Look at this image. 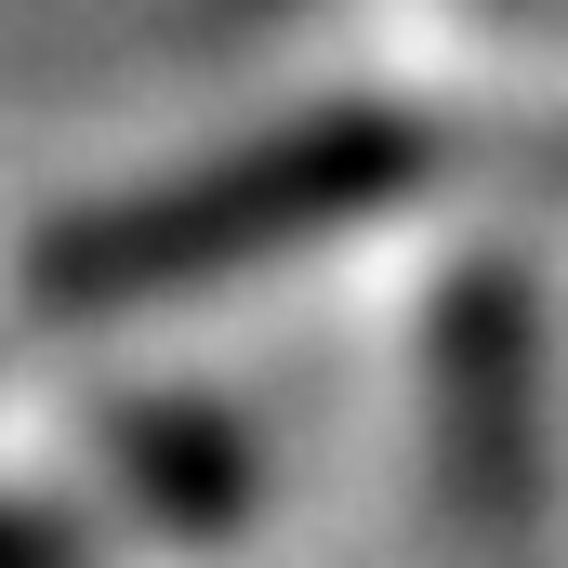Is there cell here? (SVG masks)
I'll return each mask as SVG.
<instances>
[{
  "label": "cell",
  "instance_id": "277c9868",
  "mask_svg": "<svg viewBox=\"0 0 568 568\" xmlns=\"http://www.w3.org/2000/svg\"><path fill=\"white\" fill-rule=\"evenodd\" d=\"M0 568H93V556H80V529H67L53 503L0 489Z\"/></svg>",
  "mask_w": 568,
  "mask_h": 568
},
{
  "label": "cell",
  "instance_id": "7a4b0ae2",
  "mask_svg": "<svg viewBox=\"0 0 568 568\" xmlns=\"http://www.w3.org/2000/svg\"><path fill=\"white\" fill-rule=\"evenodd\" d=\"M424 463L463 556H529L556 424H542V304H529V265L503 252L449 265L424 317Z\"/></svg>",
  "mask_w": 568,
  "mask_h": 568
},
{
  "label": "cell",
  "instance_id": "3957f363",
  "mask_svg": "<svg viewBox=\"0 0 568 568\" xmlns=\"http://www.w3.org/2000/svg\"><path fill=\"white\" fill-rule=\"evenodd\" d=\"M106 476L159 542H225L252 516V436L212 397H106Z\"/></svg>",
  "mask_w": 568,
  "mask_h": 568
},
{
  "label": "cell",
  "instance_id": "6da1fadb",
  "mask_svg": "<svg viewBox=\"0 0 568 568\" xmlns=\"http://www.w3.org/2000/svg\"><path fill=\"white\" fill-rule=\"evenodd\" d=\"M424 185H436V120L317 106V120H278V133L225 145L199 172H159V185H120V199L40 225L27 239V304L40 317H145L199 278H239V265L317 252L371 212H410Z\"/></svg>",
  "mask_w": 568,
  "mask_h": 568
}]
</instances>
